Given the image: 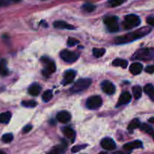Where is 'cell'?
Instances as JSON below:
<instances>
[{
	"mask_svg": "<svg viewBox=\"0 0 154 154\" xmlns=\"http://www.w3.org/2000/svg\"><path fill=\"white\" fill-rule=\"evenodd\" d=\"M54 26L55 28H57V29H70V30H73L75 29V27L74 26L71 25V24L65 22V21H63V20L55 21V22L54 23Z\"/></svg>",
	"mask_w": 154,
	"mask_h": 154,
	"instance_id": "14",
	"label": "cell"
},
{
	"mask_svg": "<svg viewBox=\"0 0 154 154\" xmlns=\"http://www.w3.org/2000/svg\"><path fill=\"white\" fill-rule=\"evenodd\" d=\"M102 105V99L99 96H93L87 101V107L89 109H98Z\"/></svg>",
	"mask_w": 154,
	"mask_h": 154,
	"instance_id": "7",
	"label": "cell"
},
{
	"mask_svg": "<svg viewBox=\"0 0 154 154\" xmlns=\"http://www.w3.org/2000/svg\"><path fill=\"white\" fill-rule=\"evenodd\" d=\"M22 105H23L24 107H26V108H33V107H35L37 105V103L33 100L23 101L22 102Z\"/></svg>",
	"mask_w": 154,
	"mask_h": 154,
	"instance_id": "30",
	"label": "cell"
},
{
	"mask_svg": "<svg viewBox=\"0 0 154 154\" xmlns=\"http://www.w3.org/2000/svg\"><path fill=\"white\" fill-rule=\"evenodd\" d=\"M11 118V114L10 112H4L0 114V123H8Z\"/></svg>",
	"mask_w": 154,
	"mask_h": 154,
	"instance_id": "20",
	"label": "cell"
},
{
	"mask_svg": "<svg viewBox=\"0 0 154 154\" xmlns=\"http://www.w3.org/2000/svg\"><path fill=\"white\" fill-rule=\"evenodd\" d=\"M114 154H125V153H122V152H117V153H114Z\"/></svg>",
	"mask_w": 154,
	"mask_h": 154,
	"instance_id": "42",
	"label": "cell"
},
{
	"mask_svg": "<svg viewBox=\"0 0 154 154\" xmlns=\"http://www.w3.org/2000/svg\"><path fill=\"white\" fill-rule=\"evenodd\" d=\"M140 129H141V130L144 131V132H147V133L152 134V135H153L154 134V131L153 128H152L150 126H149V125L146 124V123L141 124V126H140Z\"/></svg>",
	"mask_w": 154,
	"mask_h": 154,
	"instance_id": "26",
	"label": "cell"
},
{
	"mask_svg": "<svg viewBox=\"0 0 154 154\" xmlns=\"http://www.w3.org/2000/svg\"><path fill=\"white\" fill-rule=\"evenodd\" d=\"M56 69H57V67H56V65L54 62L50 61L49 63L46 64V67L43 70V75L45 76L48 77L51 74L54 73L56 72Z\"/></svg>",
	"mask_w": 154,
	"mask_h": 154,
	"instance_id": "13",
	"label": "cell"
},
{
	"mask_svg": "<svg viewBox=\"0 0 154 154\" xmlns=\"http://www.w3.org/2000/svg\"><path fill=\"white\" fill-rule=\"evenodd\" d=\"M147 23L149 25L154 26V17H147Z\"/></svg>",
	"mask_w": 154,
	"mask_h": 154,
	"instance_id": "36",
	"label": "cell"
},
{
	"mask_svg": "<svg viewBox=\"0 0 154 154\" xmlns=\"http://www.w3.org/2000/svg\"><path fill=\"white\" fill-rule=\"evenodd\" d=\"M101 146L102 148L108 150H113L116 148V144L113 139L110 138H105L101 141Z\"/></svg>",
	"mask_w": 154,
	"mask_h": 154,
	"instance_id": "9",
	"label": "cell"
},
{
	"mask_svg": "<svg viewBox=\"0 0 154 154\" xmlns=\"http://www.w3.org/2000/svg\"><path fill=\"white\" fill-rule=\"evenodd\" d=\"M149 122H150V123H152V124L154 125V117H151V118L149 119Z\"/></svg>",
	"mask_w": 154,
	"mask_h": 154,
	"instance_id": "40",
	"label": "cell"
},
{
	"mask_svg": "<svg viewBox=\"0 0 154 154\" xmlns=\"http://www.w3.org/2000/svg\"><path fill=\"white\" fill-rule=\"evenodd\" d=\"M154 57V49L143 48L137 51L132 57L133 60H148Z\"/></svg>",
	"mask_w": 154,
	"mask_h": 154,
	"instance_id": "2",
	"label": "cell"
},
{
	"mask_svg": "<svg viewBox=\"0 0 154 154\" xmlns=\"http://www.w3.org/2000/svg\"><path fill=\"white\" fill-rule=\"evenodd\" d=\"M82 8L84 11H87V12H92V11H93L95 9H96V6H95L94 5L91 4V3H89V2L85 3L84 5H83Z\"/></svg>",
	"mask_w": 154,
	"mask_h": 154,
	"instance_id": "28",
	"label": "cell"
},
{
	"mask_svg": "<svg viewBox=\"0 0 154 154\" xmlns=\"http://www.w3.org/2000/svg\"><path fill=\"white\" fill-rule=\"evenodd\" d=\"M102 90H103V92L105 93L108 95H112L115 93L116 88L115 86L114 85V84L111 82L109 81H105L102 83Z\"/></svg>",
	"mask_w": 154,
	"mask_h": 154,
	"instance_id": "8",
	"label": "cell"
},
{
	"mask_svg": "<svg viewBox=\"0 0 154 154\" xmlns=\"http://www.w3.org/2000/svg\"><path fill=\"white\" fill-rule=\"evenodd\" d=\"M143 70V66L141 63H134L129 67V71L131 73L134 75H138L141 74V72Z\"/></svg>",
	"mask_w": 154,
	"mask_h": 154,
	"instance_id": "15",
	"label": "cell"
},
{
	"mask_svg": "<svg viewBox=\"0 0 154 154\" xmlns=\"http://www.w3.org/2000/svg\"><path fill=\"white\" fill-rule=\"evenodd\" d=\"M9 5V2L8 0H0V7H4Z\"/></svg>",
	"mask_w": 154,
	"mask_h": 154,
	"instance_id": "38",
	"label": "cell"
},
{
	"mask_svg": "<svg viewBox=\"0 0 154 154\" xmlns=\"http://www.w3.org/2000/svg\"><path fill=\"white\" fill-rule=\"evenodd\" d=\"M131 99H132V95L129 92H123L121 96H120V99H119L117 106H120V105H123L129 103Z\"/></svg>",
	"mask_w": 154,
	"mask_h": 154,
	"instance_id": "12",
	"label": "cell"
},
{
	"mask_svg": "<svg viewBox=\"0 0 154 154\" xmlns=\"http://www.w3.org/2000/svg\"><path fill=\"white\" fill-rule=\"evenodd\" d=\"M128 65V62L126 60H123V59H116L114 62H113V66H120V67L126 68Z\"/></svg>",
	"mask_w": 154,
	"mask_h": 154,
	"instance_id": "23",
	"label": "cell"
},
{
	"mask_svg": "<svg viewBox=\"0 0 154 154\" xmlns=\"http://www.w3.org/2000/svg\"><path fill=\"white\" fill-rule=\"evenodd\" d=\"M32 129V127L31 125H27V126H26L25 127L23 128V133H28Z\"/></svg>",
	"mask_w": 154,
	"mask_h": 154,
	"instance_id": "37",
	"label": "cell"
},
{
	"mask_svg": "<svg viewBox=\"0 0 154 154\" xmlns=\"http://www.w3.org/2000/svg\"><path fill=\"white\" fill-rule=\"evenodd\" d=\"M132 93H133V96L135 99H140L142 95V89L140 86H135L132 88Z\"/></svg>",
	"mask_w": 154,
	"mask_h": 154,
	"instance_id": "21",
	"label": "cell"
},
{
	"mask_svg": "<svg viewBox=\"0 0 154 154\" xmlns=\"http://www.w3.org/2000/svg\"><path fill=\"white\" fill-rule=\"evenodd\" d=\"M60 57L66 63H74L79 57V54L69 50H64L60 53Z\"/></svg>",
	"mask_w": 154,
	"mask_h": 154,
	"instance_id": "6",
	"label": "cell"
},
{
	"mask_svg": "<svg viewBox=\"0 0 154 154\" xmlns=\"http://www.w3.org/2000/svg\"><path fill=\"white\" fill-rule=\"evenodd\" d=\"M145 72L147 73L153 74L154 73V65H151V66H148L145 68Z\"/></svg>",
	"mask_w": 154,
	"mask_h": 154,
	"instance_id": "35",
	"label": "cell"
},
{
	"mask_svg": "<svg viewBox=\"0 0 154 154\" xmlns=\"http://www.w3.org/2000/svg\"><path fill=\"white\" fill-rule=\"evenodd\" d=\"M13 139L14 136L11 133L5 134V135H3L2 137V141L4 143H10L13 141Z\"/></svg>",
	"mask_w": 154,
	"mask_h": 154,
	"instance_id": "29",
	"label": "cell"
},
{
	"mask_svg": "<svg viewBox=\"0 0 154 154\" xmlns=\"http://www.w3.org/2000/svg\"><path fill=\"white\" fill-rule=\"evenodd\" d=\"M11 1H13L14 2H20L21 0H11Z\"/></svg>",
	"mask_w": 154,
	"mask_h": 154,
	"instance_id": "41",
	"label": "cell"
},
{
	"mask_svg": "<svg viewBox=\"0 0 154 154\" xmlns=\"http://www.w3.org/2000/svg\"><path fill=\"white\" fill-rule=\"evenodd\" d=\"M78 43H79V41L77 40L76 38H69L68 39L67 45H68V46H69V47L75 46V45H78Z\"/></svg>",
	"mask_w": 154,
	"mask_h": 154,
	"instance_id": "33",
	"label": "cell"
},
{
	"mask_svg": "<svg viewBox=\"0 0 154 154\" xmlns=\"http://www.w3.org/2000/svg\"><path fill=\"white\" fill-rule=\"evenodd\" d=\"M140 126H141V123H140L139 120L138 119H134L128 126V129L129 130H134V129H136L138 127H140Z\"/></svg>",
	"mask_w": 154,
	"mask_h": 154,
	"instance_id": "24",
	"label": "cell"
},
{
	"mask_svg": "<svg viewBox=\"0 0 154 154\" xmlns=\"http://www.w3.org/2000/svg\"><path fill=\"white\" fill-rule=\"evenodd\" d=\"M141 23V20L137 15L129 14L125 17V20L123 23L124 28L126 29H132L138 26Z\"/></svg>",
	"mask_w": 154,
	"mask_h": 154,
	"instance_id": "4",
	"label": "cell"
},
{
	"mask_svg": "<svg viewBox=\"0 0 154 154\" xmlns=\"http://www.w3.org/2000/svg\"><path fill=\"white\" fill-rule=\"evenodd\" d=\"M9 72L7 68V62L5 60H0V75L2 76H6L8 75Z\"/></svg>",
	"mask_w": 154,
	"mask_h": 154,
	"instance_id": "18",
	"label": "cell"
},
{
	"mask_svg": "<svg viewBox=\"0 0 154 154\" xmlns=\"http://www.w3.org/2000/svg\"><path fill=\"white\" fill-rule=\"evenodd\" d=\"M63 151H64V147L58 146V147H54V148L48 154H60L61 153H63Z\"/></svg>",
	"mask_w": 154,
	"mask_h": 154,
	"instance_id": "32",
	"label": "cell"
},
{
	"mask_svg": "<svg viewBox=\"0 0 154 154\" xmlns=\"http://www.w3.org/2000/svg\"><path fill=\"white\" fill-rule=\"evenodd\" d=\"M71 118H72L71 114L66 111H60L57 115V120L62 123H68V122L70 121Z\"/></svg>",
	"mask_w": 154,
	"mask_h": 154,
	"instance_id": "11",
	"label": "cell"
},
{
	"mask_svg": "<svg viewBox=\"0 0 154 154\" xmlns=\"http://www.w3.org/2000/svg\"><path fill=\"white\" fill-rule=\"evenodd\" d=\"M0 154H6V153H5V152L2 151V150H0Z\"/></svg>",
	"mask_w": 154,
	"mask_h": 154,
	"instance_id": "43",
	"label": "cell"
},
{
	"mask_svg": "<svg viewBox=\"0 0 154 154\" xmlns=\"http://www.w3.org/2000/svg\"><path fill=\"white\" fill-rule=\"evenodd\" d=\"M118 19L117 17H108L104 20V23L108 27V30L111 32H115L119 30V25H118Z\"/></svg>",
	"mask_w": 154,
	"mask_h": 154,
	"instance_id": "5",
	"label": "cell"
},
{
	"mask_svg": "<svg viewBox=\"0 0 154 154\" xmlns=\"http://www.w3.org/2000/svg\"><path fill=\"white\" fill-rule=\"evenodd\" d=\"M63 134L65 135V136L67 137L68 138H70V139H73L75 138V131L73 130L72 129L69 127H66L63 129Z\"/></svg>",
	"mask_w": 154,
	"mask_h": 154,
	"instance_id": "22",
	"label": "cell"
},
{
	"mask_svg": "<svg viewBox=\"0 0 154 154\" xmlns=\"http://www.w3.org/2000/svg\"><path fill=\"white\" fill-rule=\"evenodd\" d=\"M99 154H107L106 152H101V153H99Z\"/></svg>",
	"mask_w": 154,
	"mask_h": 154,
	"instance_id": "44",
	"label": "cell"
},
{
	"mask_svg": "<svg viewBox=\"0 0 154 154\" xmlns=\"http://www.w3.org/2000/svg\"><path fill=\"white\" fill-rule=\"evenodd\" d=\"M142 142L141 141H134L132 142H129L123 146V148L126 150H131L135 148H140L142 147Z\"/></svg>",
	"mask_w": 154,
	"mask_h": 154,
	"instance_id": "16",
	"label": "cell"
},
{
	"mask_svg": "<svg viewBox=\"0 0 154 154\" xmlns=\"http://www.w3.org/2000/svg\"><path fill=\"white\" fill-rule=\"evenodd\" d=\"M153 140H154V134L153 135Z\"/></svg>",
	"mask_w": 154,
	"mask_h": 154,
	"instance_id": "45",
	"label": "cell"
},
{
	"mask_svg": "<svg viewBox=\"0 0 154 154\" xmlns=\"http://www.w3.org/2000/svg\"><path fill=\"white\" fill-rule=\"evenodd\" d=\"M93 54L94 57H96V58H99V57H102V56H104V54H105V49L104 48H94L93 50Z\"/></svg>",
	"mask_w": 154,
	"mask_h": 154,
	"instance_id": "25",
	"label": "cell"
},
{
	"mask_svg": "<svg viewBox=\"0 0 154 154\" xmlns=\"http://www.w3.org/2000/svg\"><path fill=\"white\" fill-rule=\"evenodd\" d=\"M144 91L146 94L150 96V99L154 102V87L152 84H147L144 87Z\"/></svg>",
	"mask_w": 154,
	"mask_h": 154,
	"instance_id": "19",
	"label": "cell"
},
{
	"mask_svg": "<svg viewBox=\"0 0 154 154\" xmlns=\"http://www.w3.org/2000/svg\"><path fill=\"white\" fill-rule=\"evenodd\" d=\"M41 92V87L38 84H33L29 87V93L31 96H37Z\"/></svg>",
	"mask_w": 154,
	"mask_h": 154,
	"instance_id": "17",
	"label": "cell"
},
{
	"mask_svg": "<svg viewBox=\"0 0 154 154\" xmlns=\"http://www.w3.org/2000/svg\"><path fill=\"white\" fill-rule=\"evenodd\" d=\"M41 60H42V61L44 63H45V64H47V63H48L50 61H51V60H50L48 58V57H42V59H41Z\"/></svg>",
	"mask_w": 154,
	"mask_h": 154,
	"instance_id": "39",
	"label": "cell"
},
{
	"mask_svg": "<svg viewBox=\"0 0 154 154\" xmlns=\"http://www.w3.org/2000/svg\"><path fill=\"white\" fill-rule=\"evenodd\" d=\"M126 0H110L109 4L111 7H117L120 5L123 4Z\"/></svg>",
	"mask_w": 154,
	"mask_h": 154,
	"instance_id": "31",
	"label": "cell"
},
{
	"mask_svg": "<svg viewBox=\"0 0 154 154\" xmlns=\"http://www.w3.org/2000/svg\"><path fill=\"white\" fill-rule=\"evenodd\" d=\"M92 81L90 78H82L78 80V81L75 83L73 87L71 88V92L72 93H79L88 88L91 84Z\"/></svg>",
	"mask_w": 154,
	"mask_h": 154,
	"instance_id": "3",
	"label": "cell"
},
{
	"mask_svg": "<svg viewBox=\"0 0 154 154\" xmlns=\"http://www.w3.org/2000/svg\"><path fill=\"white\" fill-rule=\"evenodd\" d=\"M150 32V29L148 27H144V28L140 29L138 31H135L134 32L129 33L127 35H125L123 36H120V37L116 38H115V43L116 44H123L126 42H132L133 40H135L137 38L143 37L147 33Z\"/></svg>",
	"mask_w": 154,
	"mask_h": 154,
	"instance_id": "1",
	"label": "cell"
},
{
	"mask_svg": "<svg viewBox=\"0 0 154 154\" xmlns=\"http://www.w3.org/2000/svg\"><path fill=\"white\" fill-rule=\"evenodd\" d=\"M75 76H76V72L74 70H68L66 71L63 75V84H69L72 83L75 79Z\"/></svg>",
	"mask_w": 154,
	"mask_h": 154,
	"instance_id": "10",
	"label": "cell"
},
{
	"mask_svg": "<svg viewBox=\"0 0 154 154\" xmlns=\"http://www.w3.org/2000/svg\"><path fill=\"white\" fill-rule=\"evenodd\" d=\"M53 98V92L51 90H47L42 95V99L44 102H48Z\"/></svg>",
	"mask_w": 154,
	"mask_h": 154,
	"instance_id": "27",
	"label": "cell"
},
{
	"mask_svg": "<svg viewBox=\"0 0 154 154\" xmlns=\"http://www.w3.org/2000/svg\"><path fill=\"white\" fill-rule=\"evenodd\" d=\"M87 144L86 145H77V146H75V147H73L72 148V153H78V151H80V150H83L84 148H85L86 147H87Z\"/></svg>",
	"mask_w": 154,
	"mask_h": 154,
	"instance_id": "34",
	"label": "cell"
}]
</instances>
